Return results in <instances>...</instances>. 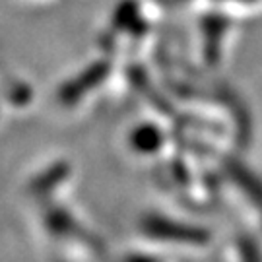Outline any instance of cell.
Returning <instances> with one entry per match:
<instances>
[{"mask_svg":"<svg viewBox=\"0 0 262 262\" xmlns=\"http://www.w3.org/2000/svg\"><path fill=\"white\" fill-rule=\"evenodd\" d=\"M142 231L150 235L154 239H161V241H175V243H192L202 245L210 239V235L204 229H198L192 225L177 224L165 220L161 215H148L142 220Z\"/></svg>","mask_w":262,"mask_h":262,"instance_id":"1","label":"cell"},{"mask_svg":"<svg viewBox=\"0 0 262 262\" xmlns=\"http://www.w3.org/2000/svg\"><path fill=\"white\" fill-rule=\"evenodd\" d=\"M229 173L233 175L237 181H239V185L253 196L254 202H258V204H262V183L258 181V179L254 177V175H251L247 169H243L241 165H233V167H229Z\"/></svg>","mask_w":262,"mask_h":262,"instance_id":"2","label":"cell"},{"mask_svg":"<svg viewBox=\"0 0 262 262\" xmlns=\"http://www.w3.org/2000/svg\"><path fill=\"white\" fill-rule=\"evenodd\" d=\"M132 142H134V148L140 150L142 154H151L159 148L161 136L156 128H142L132 136Z\"/></svg>","mask_w":262,"mask_h":262,"instance_id":"3","label":"cell"}]
</instances>
